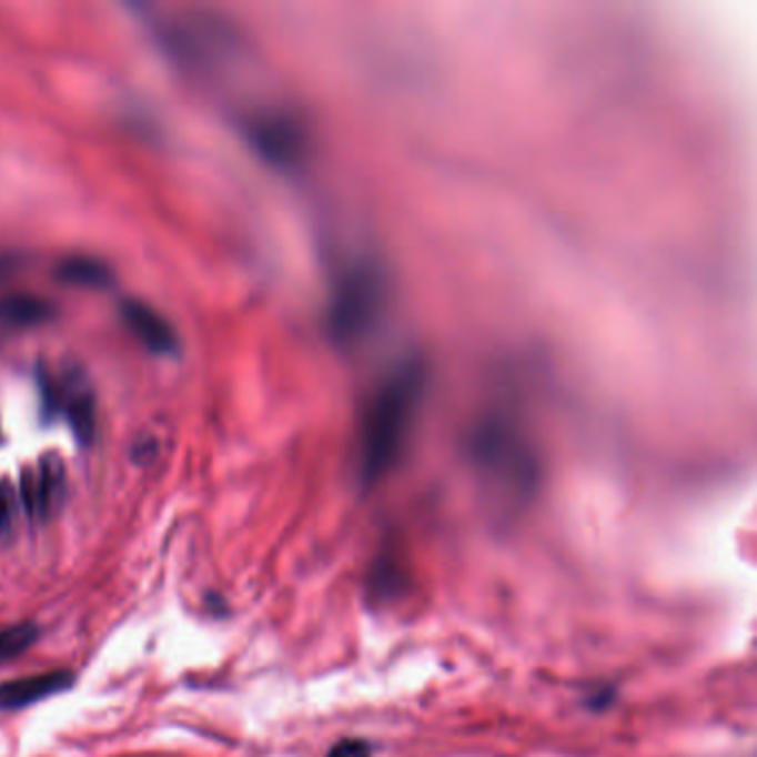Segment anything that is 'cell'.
Here are the masks:
<instances>
[{
  "label": "cell",
  "instance_id": "obj_2",
  "mask_svg": "<svg viewBox=\"0 0 757 757\" xmlns=\"http://www.w3.org/2000/svg\"><path fill=\"white\" fill-rule=\"evenodd\" d=\"M147 27L160 51L186 71H211L235 51L233 31L200 11L144 9Z\"/></svg>",
  "mask_w": 757,
  "mask_h": 757
},
{
  "label": "cell",
  "instance_id": "obj_12",
  "mask_svg": "<svg viewBox=\"0 0 757 757\" xmlns=\"http://www.w3.org/2000/svg\"><path fill=\"white\" fill-rule=\"evenodd\" d=\"M40 635V628L33 622H20L0 628V664L24 653Z\"/></svg>",
  "mask_w": 757,
  "mask_h": 757
},
{
  "label": "cell",
  "instance_id": "obj_6",
  "mask_svg": "<svg viewBox=\"0 0 757 757\" xmlns=\"http://www.w3.org/2000/svg\"><path fill=\"white\" fill-rule=\"evenodd\" d=\"M16 488L20 508L29 517H51L64 497V466L60 457L44 455L33 468H24Z\"/></svg>",
  "mask_w": 757,
  "mask_h": 757
},
{
  "label": "cell",
  "instance_id": "obj_5",
  "mask_svg": "<svg viewBox=\"0 0 757 757\" xmlns=\"http://www.w3.org/2000/svg\"><path fill=\"white\" fill-rule=\"evenodd\" d=\"M242 133L253 151L277 169H293L306 153V133L286 111H255L242 118Z\"/></svg>",
  "mask_w": 757,
  "mask_h": 757
},
{
  "label": "cell",
  "instance_id": "obj_10",
  "mask_svg": "<svg viewBox=\"0 0 757 757\" xmlns=\"http://www.w3.org/2000/svg\"><path fill=\"white\" fill-rule=\"evenodd\" d=\"M58 411L64 413L67 422L71 424V431L82 444H87L93 437L95 408H93V397L89 395V391L75 384L73 388L58 384Z\"/></svg>",
  "mask_w": 757,
  "mask_h": 757
},
{
  "label": "cell",
  "instance_id": "obj_13",
  "mask_svg": "<svg viewBox=\"0 0 757 757\" xmlns=\"http://www.w3.org/2000/svg\"><path fill=\"white\" fill-rule=\"evenodd\" d=\"M20 513V497L18 488L11 484V480H0V535H7Z\"/></svg>",
  "mask_w": 757,
  "mask_h": 757
},
{
  "label": "cell",
  "instance_id": "obj_11",
  "mask_svg": "<svg viewBox=\"0 0 757 757\" xmlns=\"http://www.w3.org/2000/svg\"><path fill=\"white\" fill-rule=\"evenodd\" d=\"M55 313L53 304L44 297L16 293L0 300V324L2 326H36L51 320Z\"/></svg>",
  "mask_w": 757,
  "mask_h": 757
},
{
  "label": "cell",
  "instance_id": "obj_8",
  "mask_svg": "<svg viewBox=\"0 0 757 757\" xmlns=\"http://www.w3.org/2000/svg\"><path fill=\"white\" fill-rule=\"evenodd\" d=\"M73 684L71 670H47L38 675H27L0 684V708L18 710L53 693L67 690Z\"/></svg>",
  "mask_w": 757,
  "mask_h": 757
},
{
  "label": "cell",
  "instance_id": "obj_3",
  "mask_svg": "<svg viewBox=\"0 0 757 757\" xmlns=\"http://www.w3.org/2000/svg\"><path fill=\"white\" fill-rule=\"evenodd\" d=\"M384 302V280L366 260L349 264L335 280L326 306V329L335 342H353L377 320Z\"/></svg>",
  "mask_w": 757,
  "mask_h": 757
},
{
  "label": "cell",
  "instance_id": "obj_1",
  "mask_svg": "<svg viewBox=\"0 0 757 757\" xmlns=\"http://www.w3.org/2000/svg\"><path fill=\"white\" fill-rule=\"evenodd\" d=\"M426 369L420 357L397 362L373 391L360 424L357 471L364 484L377 482L397 462L411 433Z\"/></svg>",
  "mask_w": 757,
  "mask_h": 757
},
{
  "label": "cell",
  "instance_id": "obj_9",
  "mask_svg": "<svg viewBox=\"0 0 757 757\" xmlns=\"http://www.w3.org/2000/svg\"><path fill=\"white\" fill-rule=\"evenodd\" d=\"M55 277L71 286H84V289H107L113 280L111 269L93 258V255H67L55 266Z\"/></svg>",
  "mask_w": 757,
  "mask_h": 757
},
{
  "label": "cell",
  "instance_id": "obj_4",
  "mask_svg": "<svg viewBox=\"0 0 757 757\" xmlns=\"http://www.w3.org/2000/svg\"><path fill=\"white\" fill-rule=\"evenodd\" d=\"M471 448L477 466L493 480L517 488H526L533 480V457L526 440L511 422L495 415L480 422L473 431Z\"/></svg>",
  "mask_w": 757,
  "mask_h": 757
},
{
  "label": "cell",
  "instance_id": "obj_15",
  "mask_svg": "<svg viewBox=\"0 0 757 757\" xmlns=\"http://www.w3.org/2000/svg\"><path fill=\"white\" fill-rule=\"evenodd\" d=\"M20 264H22V255L11 253V251H0V277H7Z\"/></svg>",
  "mask_w": 757,
  "mask_h": 757
},
{
  "label": "cell",
  "instance_id": "obj_7",
  "mask_svg": "<svg viewBox=\"0 0 757 757\" xmlns=\"http://www.w3.org/2000/svg\"><path fill=\"white\" fill-rule=\"evenodd\" d=\"M120 320L124 326L144 344L149 351L158 355H173L180 349V337L173 324L160 315L153 306L142 300L129 297L120 302Z\"/></svg>",
  "mask_w": 757,
  "mask_h": 757
},
{
  "label": "cell",
  "instance_id": "obj_14",
  "mask_svg": "<svg viewBox=\"0 0 757 757\" xmlns=\"http://www.w3.org/2000/svg\"><path fill=\"white\" fill-rule=\"evenodd\" d=\"M326 757H371L369 746L360 739H342L337 741Z\"/></svg>",
  "mask_w": 757,
  "mask_h": 757
}]
</instances>
